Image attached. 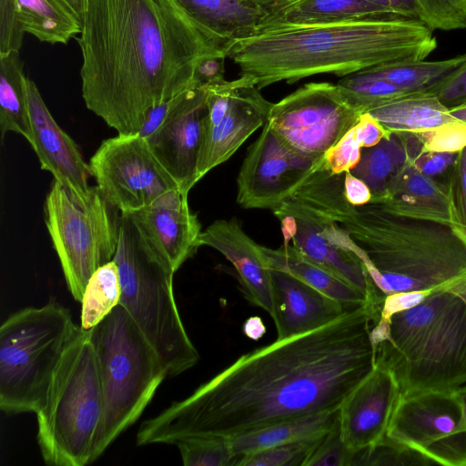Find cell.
Listing matches in <instances>:
<instances>
[{"instance_id": "1", "label": "cell", "mask_w": 466, "mask_h": 466, "mask_svg": "<svg viewBox=\"0 0 466 466\" xmlns=\"http://www.w3.org/2000/svg\"><path fill=\"white\" fill-rule=\"evenodd\" d=\"M380 310L352 309L314 330L258 348L144 421L139 446L231 438L304 416L339 410L372 370L370 331Z\"/></svg>"}, {"instance_id": "2", "label": "cell", "mask_w": 466, "mask_h": 466, "mask_svg": "<svg viewBox=\"0 0 466 466\" xmlns=\"http://www.w3.org/2000/svg\"><path fill=\"white\" fill-rule=\"evenodd\" d=\"M81 93L117 134H137L149 110L194 86L205 56L226 53L173 0H86Z\"/></svg>"}, {"instance_id": "3", "label": "cell", "mask_w": 466, "mask_h": 466, "mask_svg": "<svg viewBox=\"0 0 466 466\" xmlns=\"http://www.w3.org/2000/svg\"><path fill=\"white\" fill-rule=\"evenodd\" d=\"M344 174H332L323 162L296 191L362 249L367 270L384 298L450 290L466 280V242L451 225L399 216L375 203L354 206L344 196Z\"/></svg>"}, {"instance_id": "4", "label": "cell", "mask_w": 466, "mask_h": 466, "mask_svg": "<svg viewBox=\"0 0 466 466\" xmlns=\"http://www.w3.org/2000/svg\"><path fill=\"white\" fill-rule=\"evenodd\" d=\"M437 47L433 30L406 17L275 28L228 50L258 89L319 75L347 76L379 65L424 60Z\"/></svg>"}, {"instance_id": "5", "label": "cell", "mask_w": 466, "mask_h": 466, "mask_svg": "<svg viewBox=\"0 0 466 466\" xmlns=\"http://www.w3.org/2000/svg\"><path fill=\"white\" fill-rule=\"evenodd\" d=\"M35 414L36 439L46 464L84 466L96 461L105 400L88 330L77 327Z\"/></svg>"}, {"instance_id": "6", "label": "cell", "mask_w": 466, "mask_h": 466, "mask_svg": "<svg viewBox=\"0 0 466 466\" xmlns=\"http://www.w3.org/2000/svg\"><path fill=\"white\" fill-rule=\"evenodd\" d=\"M113 260L121 283L119 304L157 350L167 374L177 376L195 366L199 354L189 339L173 292L175 270L121 214Z\"/></svg>"}, {"instance_id": "7", "label": "cell", "mask_w": 466, "mask_h": 466, "mask_svg": "<svg viewBox=\"0 0 466 466\" xmlns=\"http://www.w3.org/2000/svg\"><path fill=\"white\" fill-rule=\"evenodd\" d=\"M88 332L105 400L96 460L137 421L168 374L157 350L122 305Z\"/></svg>"}, {"instance_id": "8", "label": "cell", "mask_w": 466, "mask_h": 466, "mask_svg": "<svg viewBox=\"0 0 466 466\" xmlns=\"http://www.w3.org/2000/svg\"><path fill=\"white\" fill-rule=\"evenodd\" d=\"M77 325L56 300L11 314L0 327V409L35 413Z\"/></svg>"}, {"instance_id": "9", "label": "cell", "mask_w": 466, "mask_h": 466, "mask_svg": "<svg viewBox=\"0 0 466 466\" xmlns=\"http://www.w3.org/2000/svg\"><path fill=\"white\" fill-rule=\"evenodd\" d=\"M376 360L394 372L400 394L466 384V303L445 290L416 313L401 342L377 352Z\"/></svg>"}, {"instance_id": "10", "label": "cell", "mask_w": 466, "mask_h": 466, "mask_svg": "<svg viewBox=\"0 0 466 466\" xmlns=\"http://www.w3.org/2000/svg\"><path fill=\"white\" fill-rule=\"evenodd\" d=\"M45 215L67 288L75 300L81 302L94 272L113 260L121 213L96 187L83 196L53 180Z\"/></svg>"}, {"instance_id": "11", "label": "cell", "mask_w": 466, "mask_h": 466, "mask_svg": "<svg viewBox=\"0 0 466 466\" xmlns=\"http://www.w3.org/2000/svg\"><path fill=\"white\" fill-rule=\"evenodd\" d=\"M363 113L337 84L309 83L272 104L267 123L289 148L320 159Z\"/></svg>"}, {"instance_id": "12", "label": "cell", "mask_w": 466, "mask_h": 466, "mask_svg": "<svg viewBox=\"0 0 466 466\" xmlns=\"http://www.w3.org/2000/svg\"><path fill=\"white\" fill-rule=\"evenodd\" d=\"M285 242L302 255L358 289L370 305L381 309V295L363 262L364 253L335 220L297 191L272 210Z\"/></svg>"}, {"instance_id": "13", "label": "cell", "mask_w": 466, "mask_h": 466, "mask_svg": "<svg viewBox=\"0 0 466 466\" xmlns=\"http://www.w3.org/2000/svg\"><path fill=\"white\" fill-rule=\"evenodd\" d=\"M386 438L435 464L466 466V418L456 390L400 394Z\"/></svg>"}, {"instance_id": "14", "label": "cell", "mask_w": 466, "mask_h": 466, "mask_svg": "<svg viewBox=\"0 0 466 466\" xmlns=\"http://www.w3.org/2000/svg\"><path fill=\"white\" fill-rule=\"evenodd\" d=\"M89 167L101 195L121 214L140 210L179 189L138 134H117L104 140Z\"/></svg>"}, {"instance_id": "15", "label": "cell", "mask_w": 466, "mask_h": 466, "mask_svg": "<svg viewBox=\"0 0 466 466\" xmlns=\"http://www.w3.org/2000/svg\"><path fill=\"white\" fill-rule=\"evenodd\" d=\"M289 148L269 125L248 147L237 177V202L244 208L274 210L323 163Z\"/></svg>"}, {"instance_id": "16", "label": "cell", "mask_w": 466, "mask_h": 466, "mask_svg": "<svg viewBox=\"0 0 466 466\" xmlns=\"http://www.w3.org/2000/svg\"><path fill=\"white\" fill-rule=\"evenodd\" d=\"M208 116L206 87L191 86L168 100L163 120L145 138L156 159L186 194L199 181L198 163Z\"/></svg>"}, {"instance_id": "17", "label": "cell", "mask_w": 466, "mask_h": 466, "mask_svg": "<svg viewBox=\"0 0 466 466\" xmlns=\"http://www.w3.org/2000/svg\"><path fill=\"white\" fill-rule=\"evenodd\" d=\"M400 396L394 372L376 360L372 370L339 410L341 437L350 450L358 452L372 448L386 437Z\"/></svg>"}, {"instance_id": "18", "label": "cell", "mask_w": 466, "mask_h": 466, "mask_svg": "<svg viewBox=\"0 0 466 466\" xmlns=\"http://www.w3.org/2000/svg\"><path fill=\"white\" fill-rule=\"evenodd\" d=\"M187 196L175 189L148 207L125 214L175 271L200 247L201 225L188 206Z\"/></svg>"}, {"instance_id": "19", "label": "cell", "mask_w": 466, "mask_h": 466, "mask_svg": "<svg viewBox=\"0 0 466 466\" xmlns=\"http://www.w3.org/2000/svg\"><path fill=\"white\" fill-rule=\"evenodd\" d=\"M25 94L32 139L41 168L54 180L79 195L90 191L89 164L83 158L75 141L57 125L34 81L25 78Z\"/></svg>"}, {"instance_id": "20", "label": "cell", "mask_w": 466, "mask_h": 466, "mask_svg": "<svg viewBox=\"0 0 466 466\" xmlns=\"http://www.w3.org/2000/svg\"><path fill=\"white\" fill-rule=\"evenodd\" d=\"M272 104L262 96L251 77L240 75L228 111L206 134L198 163V180L229 159L258 128L264 126Z\"/></svg>"}, {"instance_id": "21", "label": "cell", "mask_w": 466, "mask_h": 466, "mask_svg": "<svg viewBox=\"0 0 466 466\" xmlns=\"http://www.w3.org/2000/svg\"><path fill=\"white\" fill-rule=\"evenodd\" d=\"M199 242L218 250L233 265L246 299L270 314L271 267L264 247L248 237L235 218L212 222L202 230Z\"/></svg>"}, {"instance_id": "22", "label": "cell", "mask_w": 466, "mask_h": 466, "mask_svg": "<svg viewBox=\"0 0 466 466\" xmlns=\"http://www.w3.org/2000/svg\"><path fill=\"white\" fill-rule=\"evenodd\" d=\"M271 277L270 316L276 325L277 339L281 340L314 330L360 307L346 305L330 299L282 270L271 268Z\"/></svg>"}, {"instance_id": "23", "label": "cell", "mask_w": 466, "mask_h": 466, "mask_svg": "<svg viewBox=\"0 0 466 466\" xmlns=\"http://www.w3.org/2000/svg\"><path fill=\"white\" fill-rule=\"evenodd\" d=\"M191 24L227 52L259 34L278 0H173Z\"/></svg>"}, {"instance_id": "24", "label": "cell", "mask_w": 466, "mask_h": 466, "mask_svg": "<svg viewBox=\"0 0 466 466\" xmlns=\"http://www.w3.org/2000/svg\"><path fill=\"white\" fill-rule=\"evenodd\" d=\"M82 22L63 0H0V34L12 39L28 33L41 42L67 44Z\"/></svg>"}, {"instance_id": "25", "label": "cell", "mask_w": 466, "mask_h": 466, "mask_svg": "<svg viewBox=\"0 0 466 466\" xmlns=\"http://www.w3.org/2000/svg\"><path fill=\"white\" fill-rule=\"evenodd\" d=\"M375 204L399 216L451 226L446 183L422 174L409 161L393 176Z\"/></svg>"}, {"instance_id": "26", "label": "cell", "mask_w": 466, "mask_h": 466, "mask_svg": "<svg viewBox=\"0 0 466 466\" xmlns=\"http://www.w3.org/2000/svg\"><path fill=\"white\" fill-rule=\"evenodd\" d=\"M394 17L403 16L367 0H278L261 32L281 27Z\"/></svg>"}, {"instance_id": "27", "label": "cell", "mask_w": 466, "mask_h": 466, "mask_svg": "<svg viewBox=\"0 0 466 466\" xmlns=\"http://www.w3.org/2000/svg\"><path fill=\"white\" fill-rule=\"evenodd\" d=\"M366 113L389 131L399 134L425 133L456 120L449 108L429 92L410 94Z\"/></svg>"}, {"instance_id": "28", "label": "cell", "mask_w": 466, "mask_h": 466, "mask_svg": "<svg viewBox=\"0 0 466 466\" xmlns=\"http://www.w3.org/2000/svg\"><path fill=\"white\" fill-rule=\"evenodd\" d=\"M264 249L271 268L292 275L329 298L350 306L370 305L361 291L306 258L289 242L276 249Z\"/></svg>"}, {"instance_id": "29", "label": "cell", "mask_w": 466, "mask_h": 466, "mask_svg": "<svg viewBox=\"0 0 466 466\" xmlns=\"http://www.w3.org/2000/svg\"><path fill=\"white\" fill-rule=\"evenodd\" d=\"M338 418L339 410L327 411L285 420L228 440L238 459L274 446L324 434L331 429Z\"/></svg>"}, {"instance_id": "30", "label": "cell", "mask_w": 466, "mask_h": 466, "mask_svg": "<svg viewBox=\"0 0 466 466\" xmlns=\"http://www.w3.org/2000/svg\"><path fill=\"white\" fill-rule=\"evenodd\" d=\"M19 51L0 54V130L23 136L30 144L31 126L27 111L25 78Z\"/></svg>"}, {"instance_id": "31", "label": "cell", "mask_w": 466, "mask_h": 466, "mask_svg": "<svg viewBox=\"0 0 466 466\" xmlns=\"http://www.w3.org/2000/svg\"><path fill=\"white\" fill-rule=\"evenodd\" d=\"M408 161L405 141L399 134L391 132L377 145L362 147L360 159L350 172L366 183L371 192L370 203H376L393 176Z\"/></svg>"}, {"instance_id": "32", "label": "cell", "mask_w": 466, "mask_h": 466, "mask_svg": "<svg viewBox=\"0 0 466 466\" xmlns=\"http://www.w3.org/2000/svg\"><path fill=\"white\" fill-rule=\"evenodd\" d=\"M466 60V54L440 61H399L379 65L365 70L408 93L427 92Z\"/></svg>"}, {"instance_id": "33", "label": "cell", "mask_w": 466, "mask_h": 466, "mask_svg": "<svg viewBox=\"0 0 466 466\" xmlns=\"http://www.w3.org/2000/svg\"><path fill=\"white\" fill-rule=\"evenodd\" d=\"M118 268L111 260L97 268L86 287L81 306L80 327L89 330L101 322L120 302Z\"/></svg>"}, {"instance_id": "34", "label": "cell", "mask_w": 466, "mask_h": 466, "mask_svg": "<svg viewBox=\"0 0 466 466\" xmlns=\"http://www.w3.org/2000/svg\"><path fill=\"white\" fill-rule=\"evenodd\" d=\"M337 85L363 112L410 95L387 80L359 71L342 77Z\"/></svg>"}, {"instance_id": "35", "label": "cell", "mask_w": 466, "mask_h": 466, "mask_svg": "<svg viewBox=\"0 0 466 466\" xmlns=\"http://www.w3.org/2000/svg\"><path fill=\"white\" fill-rule=\"evenodd\" d=\"M175 445L185 466H228L235 465L238 460L228 438L190 437L178 441Z\"/></svg>"}, {"instance_id": "36", "label": "cell", "mask_w": 466, "mask_h": 466, "mask_svg": "<svg viewBox=\"0 0 466 466\" xmlns=\"http://www.w3.org/2000/svg\"><path fill=\"white\" fill-rule=\"evenodd\" d=\"M326 433L241 456L238 459L235 465L304 466V463L320 443Z\"/></svg>"}, {"instance_id": "37", "label": "cell", "mask_w": 466, "mask_h": 466, "mask_svg": "<svg viewBox=\"0 0 466 466\" xmlns=\"http://www.w3.org/2000/svg\"><path fill=\"white\" fill-rule=\"evenodd\" d=\"M427 457L384 438L372 448L356 452L352 465H433Z\"/></svg>"}, {"instance_id": "38", "label": "cell", "mask_w": 466, "mask_h": 466, "mask_svg": "<svg viewBox=\"0 0 466 466\" xmlns=\"http://www.w3.org/2000/svg\"><path fill=\"white\" fill-rule=\"evenodd\" d=\"M451 227L466 242V147L457 154L446 178Z\"/></svg>"}, {"instance_id": "39", "label": "cell", "mask_w": 466, "mask_h": 466, "mask_svg": "<svg viewBox=\"0 0 466 466\" xmlns=\"http://www.w3.org/2000/svg\"><path fill=\"white\" fill-rule=\"evenodd\" d=\"M421 21L432 30L466 28V0H416Z\"/></svg>"}, {"instance_id": "40", "label": "cell", "mask_w": 466, "mask_h": 466, "mask_svg": "<svg viewBox=\"0 0 466 466\" xmlns=\"http://www.w3.org/2000/svg\"><path fill=\"white\" fill-rule=\"evenodd\" d=\"M355 454L341 437L338 418L304 466H351Z\"/></svg>"}, {"instance_id": "41", "label": "cell", "mask_w": 466, "mask_h": 466, "mask_svg": "<svg viewBox=\"0 0 466 466\" xmlns=\"http://www.w3.org/2000/svg\"><path fill=\"white\" fill-rule=\"evenodd\" d=\"M410 135L419 140L420 152L458 153L466 147V123L457 119L431 131Z\"/></svg>"}, {"instance_id": "42", "label": "cell", "mask_w": 466, "mask_h": 466, "mask_svg": "<svg viewBox=\"0 0 466 466\" xmlns=\"http://www.w3.org/2000/svg\"><path fill=\"white\" fill-rule=\"evenodd\" d=\"M361 148L353 127L324 155V165L335 175L350 171L360 159Z\"/></svg>"}, {"instance_id": "43", "label": "cell", "mask_w": 466, "mask_h": 466, "mask_svg": "<svg viewBox=\"0 0 466 466\" xmlns=\"http://www.w3.org/2000/svg\"><path fill=\"white\" fill-rule=\"evenodd\" d=\"M427 92L449 109L466 105V60Z\"/></svg>"}, {"instance_id": "44", "label": "cell", "mask_w": 466, "mask_h": 466, "mask_svg": "<svg viewBox=\"0 0 466 466\" xmlns=\"http://www.w3.org/2000/svg\"><path fill=\"white\" fill-rule=\"evenodd\" d=\"M227 56L226 53H217L200 58L194 69L193 86L208 87L225 82L224 65Z\"/></svg>"}, {"instance_id": "45", "label": "cell", "mask_w": 466, "mask_h": 466, "mask_svg": "<svg viewBox=\"0 0 466 466\" xmlns=\"http://www.w3.org/2000/svg\"><path fill=\"white\" fill-rule=\"evenodd\" d=\"M458 153L452 152H419L409 162L422 174L436 179L437 177L449 174Z\"/></svg>"}, {"instance_id": "46", "label": "cell", "mask_w": 466, "mask_h": 466, "mask_svg": "<svg viewBox=\"0 0 466 466\" xmlns=\"http://www.w3.org/2000/svg\"><path fill=\"white\" fill-rule=\"evenodd\" d=\"M431 294V292L429 291H406L386 296L382 302L380 318L376 323L387 325L394 314L419 305Z\"/></svg>"}, {"instance_id": "47", "label": "cell", "mask_w": 466, "mask_h": 466, "mask_svg": "<svg viewBox=\"0 0 466 466\" xmlns=\"http://www.w3.org/2000/svg\"><path fill=\"white\" fill-rule=\"evenodd\" d=\"M354 127L361 147H373L391 134L377 119L366 112L360 116Z\"/></svg>"}, {"instance_id": "48", "label": "cell", "mask_w": 466, "mask_h": 466, "mask_svg": "<svg viewBox=\"0 0 466 466\" xmlns=\"http://www.w3.org/2000/svg\"><path fill=\"white\" fill-rule=\"evenodd\" d=\"M343 190L348 202L354 206H362L371 200V192L369 187L350 171L344 174Z\"/></svg>"}, {"instance_id": "49", "label": "cell", "mask_w": 466, "mask_h": 466, "mask_svg": "<svg viewBox=\"0 0 466 466\" xmlns=\"http://www.w3.org/2000/svg\"><path fill=\"white\" fill-rule=\"evenodd\" d=\"M403 17L421 21L420 6L416 0H367Z\"/></svg>"}, {"instance_id": "50", "label": "cell", "mask_w": 466, "mask_h": 466, "mask_svg": "<svg viewBox=\"0 0 466 466\" xmlns=\"http://www.w3.org/2000/svg\"><path fill=\"white\" fill-rule=\"evenodd\" d=\"M266 327L259 317L248 318L243 325L245 335L254 340H258L266 333Z\"/></svg>"}, {"instance_id": "51", "label": "cell", "mask_w": 466, "mask_h": 466, "mask_svg": "<svg viewBox=\"0 0 466 466\" xmlns=\"http://www.w3.org/2000/svg\"><path fill=\"white\" fill-rule=\"evenodd\" d=\"M69 8L75 13V15L81 20H83L86 2V0H63Z\"/></svg>"}, {"instance_id": "52", "label": "cell", "mask_w": 466, "mask_h": 466, "mask_svg": "<svg viewBox=\"0 0 466 466\" xmlns=\"http://www.w3.org/2000/svg\"><path fill=\"white\" fill-rule=\"evenodd\" d=\"M450 114L451 116L461 122L466 123V105L455 106L452 108H450Z\"/></svg>"}, {"instance_id": "53", "label": "cell", "mask_w": 466, "mask_h": 466, "mask_svg": "<svg viewBox=\"0 0 466 466\" xmlns=\"http://www.w3.org/2000/svg\"><path fill=\"white\" fill-rule=\"evenodd\" d=\"M450 291L456 294L466 303V280L452 287Z\"/></svg>"}, {"instance_id": "54", "label": "cell", "mask_w": 466, "mask_h": 466, "mask_svg": "<svg viewBox=\"0 0 466 466\" xmlns=\"http://www.w3.org/2000/svg\"><path fill=\"white\" fill-rule=\"evenodd\" d=\"M281 1L289 2V1H294V0H281Z\"/></svg>"}]
</instances>
